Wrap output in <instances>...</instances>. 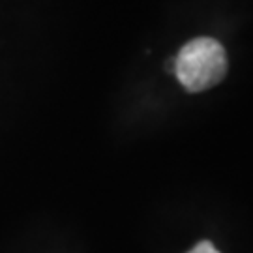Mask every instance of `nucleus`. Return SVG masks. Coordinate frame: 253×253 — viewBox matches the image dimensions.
I'll use <instances>...</instances> for the list:
<instances>
[{"instance_id":"nucleus-1","label":"nucleus","mask_w":253,"mask_h":253,"mask_svg":"<svg viewBox=\"0 0 253 253\" xmlns=\"http://www.w3.org/2000/svg\"><path fill=\"white\" fill-rule=\"evenodd\" d=\"M229 62L223 45L214 38H195L180 49L174 60V73L190 92L216 86L225 77Z\"/></svg>"},{"instance_id":"nucleus-2","label":"nucleus","mask_w":253,"mask_h":253,"mask_svg":"<svg viewBox=\"0 0 253 253\" xmlns=\"http://www.w3.org/2000/svg\"><path fill=\"white\" fill-rule=\"evenodd\" d=\"M190 253H219V252L214 248L212 242H207V240H205V242H199V244L195 246Z\"/></svg>"}]
</instances>
